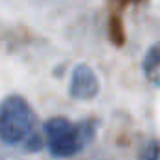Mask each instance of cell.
<instances>
[{
	"mask_svg": "<svg viewBox=\"0 0 160 160\" xmlns=\"http://www.w3.org/2000/svg\"><path fill=\"white\" fill-rule=\"evenodd\" d=\"M101 91V82L95 71L86 65L78 63L71 75V84H69V93L77 101H91L99 95Z\"/></svg>",
	"mask_w": 160,
	"mask_h": 160,
	"instance_id": "3",
	"label": "cell"
},
{
	"mask_svg": "<svg viewBox=\"0 0 160 160\" xmlns=\"http://www.w3.org/2000/svg\"><path fill=\"white\" fill-rule=\"evenodd\" d=\"M38 118L32 104L22 95H8L0 101V140L8 145H26L30 151L41 149L36 132Z\"/></svg>",
	"mask_w": 160,
	"mask_h": 160,
	"instance_id": "2",
	"label": "cell"
},
{
	"mask_svg": "<svg viewBox=\"0 0 160 160\" xmlns=\"http://www.w3.org/2000/svg\"><path fill=\"white\" fill-rule=\"evenodd\" d=\"M45 142L52 157L71 158L82 153L97 136L99 121L82 119L71 121L63 116H54L45 123Z\"/></svg>",
	"mask_w": 160,
	"mask_h": 160,
	"instance_id": "1",
	"label": "cell"
},
{
	"mask_svg": "<svg viewBox=\"0 0 160 160\" xmlns=\"http://www.w3.org/2000/svg\"><path fill=\"white\" fill-rule=\"evenodd\" d=\"M138 160H160V140L149 142V145L143 149Z\"/></svg>",
	"mask_w": 160,
	"mask_h": 160,
	"instance_id": "5",
	"label": "cell"
},
{
	"mask_svg": "<svg viewBox=\"0 0 160 160\" xmlns=\"http://www.w3.org/2000/svg\"><path fill=\"white\" fill-rule=\"evenodd\" d=\"M143 75L155 88H160V39L151 45V48L147 50L143 63H142Z\"/></svg>",
	"mask_w": 160,
	"mask_h": 160,
	"instance_id": "4",
	"label": "cell"
}]
</instances>
